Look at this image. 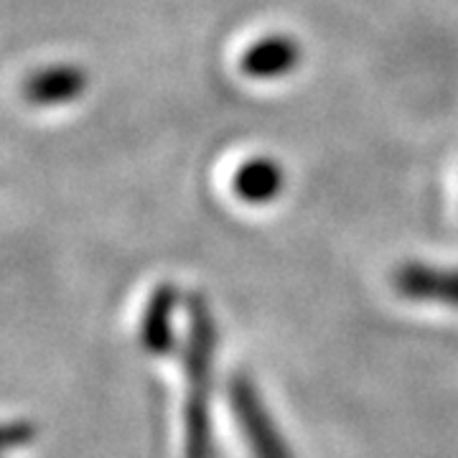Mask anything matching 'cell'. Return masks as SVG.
Here are the masks:
<instances>
[{"mask_svg": "<svg viewBox=\"0 0 458 458\" xmlns=\"http://www.w3.org/2000/svg\"><path fill=\"white\" fill-rule=\"evenodd\" d=\"M301 64V47L293 36L273 33L255 41L240 59V69L250 80H280Z\"/></svg>", "mask_w": 458, "mask_h": 458, "instance_id": "5", "label": "cell"}, {"mask_svg": "<svg viewBox=\"0 0 458 458\" xmlns=\"http://www.w3.org/2000/svg\"><path fill=\"white\" fill-rule=\"evenodd\" d=\"M229 403L234 418L247 436V445L255 458H293L280 438L278 428L270 420L260 394L247 377H234L229 385Z\"/></svg>", "mask_w": 458, "mask_h": 458, "instance_id": "2", "label": "cell"}, {"mask_svg": "<svg viewBox=\"0 0 458 458\" xmlns=\"http://www.w3.org/2000/svg\"><path fill=\"white\" fill-rule=\"evenodd\" d=\"M283 186H285V174L278 161L267 156L245 161L232 179V189L237 199L247 204H270L280 197Z\"/></svg>", "mask_w": 458, "mask_h": 458, "instance_id": "6", "label": "cell"}, {"mask_svg": "<svg viewBox=\"0 0 458 458\" xmlns=\"http://www.w3.org/2000/svg\"><path fill=\"white\" fill-rule=\"evenodd\" d=\"M176 301H179V291L171 283H161L148 301L140 324V339L153 354L171 349V316L176 309Z\"/></svg>", "mask_w": 458, "mask_h": 458, "instance_id": "7", "label": "cell"}, {"mask_svg": "<svg viewBox=\"0 0 458 458\" xmlns=\"http://www.w3.org/2000/svg\"><path fill=\"white\" fill-rule=\"evenodd\" d=\"M89 77L77 64H51L36 69L23 84V98L36 107H59L87 92Z\"/></svg>", "mask_w": 458, "mask_h": 458, "instance_id": "4", "label": "cell"}, {"mask_svg": "<svg viewBox=\"0 0 458 458\" xmlns=\"http://www.w3.org/2000/svg\"><path fill=\"white\" fill-rule=\"evenodd\" d=\"M189 354H186V375H189V403H186V458H209V418H207V394L212 377V354L216 342L212 311L207 298L199 293L189 295Z\"/></svg>", "mask_w": 458, "mask_h": 458, "instance_id": "1", "label": "cell"}, {"mask_svg": "<svg viewBox=\"0 0 458 458\" xmlns=\"http://www.w3.org/2000/svg\"><path fill=\"white\" fill-rule=\"evenodd\" d=\"M393 283L403 298L458 309V267L405 262L394 270Z\"/></svg>", "mask_w": 458, "mask_h": 458, "instance_id": "3", "label": "cell"}]
</instances>
